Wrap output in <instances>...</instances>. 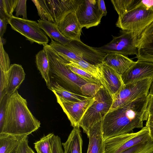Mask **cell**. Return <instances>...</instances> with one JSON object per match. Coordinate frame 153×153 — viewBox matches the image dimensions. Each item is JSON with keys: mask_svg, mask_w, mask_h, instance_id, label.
Instances as JSON below:
<instances>
[{"mask_svg": "<svg viewBox=\"0 0 153 153\" xmlns=\"http://www.w3.org/2000/svg\"><path fill=\"white\" fill-rule=\"evenodd\" d=\"M148 96L108 111L102 120L105 140L132 133L135 128L143 127V122L147 120L149 115L147 110Z\"/></svg>", "mask_w": 153, "mask_h": 153, "instance_id": "cell-1", "label": "cell"}, {"mask_svg": "<svg viewBox=\"0 0 153 153\" xmlns=\"http://www.w3.org/2000/svg\"><path fill=\"white\" fill-rule=\"evenodd\" d=\"M27 102L17 90L8 96L4 123L0 133L28 136L40 127L41 123L33 115Z\"/></svg>", "mask_w": 153, "mask_h": 153, "instance_id": "cell-2", "label": "cell"}, {"mask_svg": "<svg viewBox=\"0 0 153 153\" xmlns=\"http://www.w3.org/2000/svg\"><path fill=\"white\" fill-rule=\"evenodd\" d=\"M48 59L50 76L54 81L73 93L94 97L102 85L93 83L80 77L65 64V61L47 44L43 45Z\"/></svg>", "mask_w": 153, "mask_h": 153, "instance_id": "cell-3", "label": "cell"}, {"mask_svg": "<svg viewBox=\"0 0 153 153\" xmlns=\"http://www.w3.org/2000/svg\"><path fill=\"white\" fill-rule=\"evenodd\" d=\"M153 22V7H148L142 0L124 14L119 16L116 27L133 32L139 38L144 30Z\"/></svg>", "mask_w": 153, "mask_h": 153, "instance_id": "cell-4", "label": "cell"}, {"mask_svg": "<svg viewBox=\"0 0 153 153\" xmlns=\"http://www.w3.org/2000/svg\"><path fill=\"white\" fill-rule=\"evenodd\" d=\"M39 16L57 25L69 13L75 12L80 0H32Z\"/></svg>", "mask_w": 153, "mask_h": 153, "instance_id": "cell-5", "label": "cell"}, {"mask_svg": "<svg viewBox=\"0 0 153 153\" xmlns=\"http://www.w3.org/2000/svg\"><path fill=\"white\" fill-rule=\"evenodd\" d=\"M94 97V102L85 112L79 124L87 135L92 127L102 120L113 102L112 97L102 85Z\"/></svg>", "mask_w": 153, "mask_h": 153, "instance_id": "cell-6", "label": "cell"}, {"mask_svg": "<svg viewBox=\"0 0 153 153\" xmlns=\"http://www.w3.org/2000/svg\"><path fill=\"white\" fill-rule=\"evenodd\" d=\"M139 38L133 32L121 30L118 36H113L109 43L100 47L94 48L106 53H118L127 56L137 54V45Z\"/></svg>", "mask_w": 153, "mask_h": 153, "instance_id": "cell-7", "label": "cell"}, {"mask_svg": "<svg viewBox=\"0 0 153 153\" xmlns=\"http://www.w3.org/2000/svg\"><path fill=\"white\" fill-rule=\"evenodd\" d=\"M152 79H147L125 85L113 100L109 111L138 98L148 96Z\"/></svg>", "mask_w": 153, "mask_h": 153, "instance_id": "cell-8", "label": "cell"}, {"mask_svg": "<svg viewBox=\"0 0 153 153\" xmlns=\"http://www.w3.org/2000/svg\"><path fill=\"white\" fill-rule=\"evenodd\" d=\"M9 24L13 30L25 37L31 43L35 42L43 45L48 44L49 40L35 21L13 16Z\"/></svg>", "mask_w": 153, "mask_h": 153, "instance_id": "cell-9", "label": "cell"}, {"mask_svg": "<svg viewBox=\"0 0 153 153\" xmlns=\"http://www.w3.org/2000/svg\"><path fill=\"white\" fill-rule=\"evenodd\" d=\"M55 95L57 102L61 107L74 128L79 126V124L83 116L94 100V97L82 101L75 102Z\"/></svg>", "mask_w": 153, "mask_h": 153, "instance_id": "cell-10", "label": "cell"}, {"mask_svg": "<svg viewBox=\"0 0 153 153\" xmlns=\"http://www.w3.org/2000/svg\"><path fill=\"white\" fill-rule=\"evenodd\" d=\"M75 13L81 27L87 29L98 25L103 17L97 0H80Z\"/></svg>", "mask_w": 153, "mask_h": 153, "instance_id": "cell-11", "label": "cell"}, {"mask_svg": "<svg viewBox=\"0 0 153 153\" xmlns=\"http://www.w3.org/2000/svg\"><path fill=\"white\" fill-rule=\"evenodd\" d=\"M98 66L100 81L113 100L125 85L122 75L103 62Z\"/></svg>", "mask_w": 153, "mask_h": 153, "instance_id": "cell-12", "label": "cell"}, {"mask_svg": "<svg viewBox=\"0 0 153 153\" xmlns=\"http://www.w3.org/2000/svg\"><path fill=\"white\" fill-rule=\"evenodd\" d=\"M66 45L71 49L81 59L97 66L103 62L106 54L86 45L81 40H71Z\"/></svg>", "mask_w": 153, "mask_h": 153, "instance_id": "cell-13", "label": "cell"}, {"mask_svg": "<svg viewBox=\"0 0 153 153\" xmlns=\"http://www.w3.org/2000/svg\"><path fill=\"white\" fill-rule=\"evenodd\" d=\"M137 48V61L153 63V22L138 39Z\"/></svg>", "mask_w": 153, "mask_h": 153, "instance_id": "cell-14", "label": "cell"}, {"mask_svg": "<svg viewBox=\"0 0 153 153\" xmlns=\"http://www.w3.org/2000/svg\"><path fill=\"white\" fill-rule=\"evenodd\" d=\"M125 85L147 79H153V63L137 61L122 75Z\"/></svg>", "mask_w": 153, "mask_h": 153, "instance_id": "cell-15", "label": "cell"}, {"mask_svg": "<svg viewBox=\"0 0 153 153\" xmlns=\"http://www.w3.org/2000/svg\"><path fill=\"white\" fill-rule=\"evenodd\" d=\"M57 26L62 33L67 38L71 40H80L82 27L75 12L67 15Z\"/></svg>", "mask_w": 153, "mask_h": 153, "instance_id": "cell-16", "label": "cell"}, {"mask_svg": "<svg viewBox=\"0 0 153 153\" xmlns=\"http://www.w3.org/2000/svg\"><path fill=\"white\" fill-rule=\"evenodd\" d=\"M87 136L89 141L87 153H105V140L103 135L102 120L92 127Z\"/></svg>", "mask_w": 153, "mask_h": 153, "instance_id": "cell-17", "label": "cell"}, {"mask_svg": "<svg viewBox=\"0 0 153 153\" xmlns=\"http://www.w3.org/2000/svg\"><path fill=\"white\" fill-rule=\"evenodd\" d=\"M103 62L121 75L136 63L127 56L116 53H106Z\"/></svg>", "mask_w": 153, "mask_h": 153, "instance_id": "cell-18", "label": "cell"}, {"mask_svg": "<svg viewBox=\"0 0 153 153\" xmlns=\"http://www.w3.org/2000/svg\"><path fill=\"white\" fill-rule=\"evenodd\" d=\"M25 74L20 65H11L8 71V81L5 89L6 95L10 96L19 88L24 80Z\"/></svg>", "mask_w": 153, "mask_h": 153, "instance_id": "cell-19", "label": "cell"}, {"mask_svg": "<svg viewBox=\"0 0 153 153\" xmlns=\"http://www.w3.org/2000/svg\"><path fill=\"white\" fill-rule=\"evenodd\" d=\"M79 127H74L66 141L62 143L64 153H82L83 141Z\"/></svg>", "mask_w": 153, "mask_h": 153, "instance_id": "cell-20", "label": "cell"}, {"mask_svg": "<svg viewBox=\"0 0 153 153\" xmlns=\"http://www.w3.org/2000/svg\"><path fill=\"white\" fill-rule=\"evenodd\" d=\"M140 131V130L137 132L121 134L105 140V153H120V150L123 145L138 135Z\"/></svg>", "mask_w": 153, "mask_h": 153, "instance_id": "cell-21", "label": "cell"}, {"mask_svg": "<svg viewBox=\"0 0 153 153\" xmlns=\"http://www.w3.org/2000/svg\"><path fill=\"white\" fill-rule=\"evenodd\" d=\"M39 27L43 30L51 40L66 45L71 41L65 36L60 31L57 25L47 20H38Z\"/></svg>", "mask_w": 153, "mask_h": 153, "instance_id": "cell-22", "label": "cell"}, {"mask_svg": "<svg viewBox=\"0 0 153 153\" xmlns=\"http://www.w3.org/2000/svg\"><path fill=\"white\" fill-rule=\"evenodd\" d=\"M27 136L0 133V153H15L19 145Z\"/></svg>", "mask_w": 153, "mask_h": 153, "instance_id": "cell-23", "label": "cell"}, {"mask_svg": "<svg viewBox=\"0 0 153 153\" xmlns=\"http://www.w3.org/2000/svg\"><path fill=\"white\" fill-rule=\"evenodd\" d=\"M36 62L38 70L44 79L48 88L51 90L50 65L47 54L43 49L40 51L36 56Z\"/></svg>", "mask_w": 153, "mask_h": 153, "instance_id": "cell-24", "label": "cell"}, {"mask_svg": "<svg viewBox=\"0 0 153 153\" xmlns=\"http://www.w3.org/2000/svg\"><path fill=\"white\" fill-rule=\"evenodd\" d=\"M51 89L55 94L70 101L78 102L90 97L73 93L65 89L56 82L51 81Z\"/></svg>", "mask_w": 153, "mask_h": 153, "instance_id": "cell-25", "label": "cell"}, {"mask_svg": "<svg viewBox=\"0 0 153 153\" xmlns=\"http://www.w3.org/2000/svg\"><path fill=\"white\" fill-rule=\"evenodd\" d=\"M19 0H0V19L9 22Z\"/></svg>", "mask_w": 153, "mask_h": 153, "instance_id": "cell-26", "label": "cell"}, {"mask_svg": "<svg viewBox=\"0 0 153 153\" xmlns=\"http://www.w3.org/2000/svg\"><path fill=\"white\" fill-rule=\"evenodd\" d=\"M55 135L49 133L34 143L37 153H52V146Z\"/></svg>", "mask_w": 153, "mask_h": 153, "instance_id": "cell-27", "label": "cell"}, {"mask_svg": "<svg viewBox=\"0 0 153 153\" xmlns=\"http://www.w3.org/2000/svg\"><path fill=\"white\" fill-rule=\"evenodd\" d=\"M68 63L86 71L100 81V75L98 66L91 64L83 60H71Z\"/></svg>", "mask_w": 153, "mask_h": 153, "instance_id": "cell-28", "label": "cell"}, {"mask_svg": "<svg viewBox=\"0 0 153 153\" xmlns=\"http://www.w3.org/2000/svg\"><path fill=\"white\" fill-rule=\"evenodd\" d=\"M121 153H153V140L150 138Z\"/></svg>", "mask_w": 153, "mask_h": 153, "instance_id": "cell-29", "label": "cell"}, {"mask_svg": "<svg viewBox=\"0 0 153 153\" xmlns=\"http://www.w3.org/2000/svg\"><path fill=\"white\" fill-rule=\"evenodd\" d=\"M140 0H111L114 7L119 16L128 11L136 5Z\"/></svg>", "mask_w": 153, "mask_h": 153, "instance_id": "cell-30", "label": "cell"}, {"mask_svg": "<svg viewBox=\"0 0 153 153\" xmlns=\"http://www.w3.org/2000/svg\"><path fill=\"white\" fill-rule=\"evenodd\" d=\"M65 64L71 71L80 77L91 82L102 85L99 80L86 71L70 64L66 61Z\"/></svg>", "mask_w": 153, "mask_h": 153, "instance_id": "cell-31", "label": "cell"}, {"mask_svg": "<svg viewBox=\"0 0 153 153\" xmlns=\"http://www.w3.org/2000/svg\"><path fill=\"white\" fill-rule=\"evenodd\" d=\"M0 69L5 72L8 71L10 68V59L8 54L4 50L1 42L0 40Z\"/></svg>", "mask_w": 153, "mask_h": 153, "instance_id": "cell-32", "label": "cell"}, {"mask_svg": "<svg viewBox=\"0 0 153 153\" xmlns=\"http://www.w3.org/2000/svg\"><path fill=\"white\" fill-rule=\"evenodd\" d=\"M26 0H19L15 9L16 16L18 17L19 16H22L23 19H27V13Z\"/></svg>", "mask_w": 153, "mask_h": 153, "instance_id": "cell-33", "label": "cell"}, {"mask_svg": "<svg viewBox=\"0 0 153 153\" xmlns=\"http://www.w3.org/2000/svg\"><path fill=\"white\" fill-rule=\"evenodd\" d=\"M61 139L58 135L54 136L52 146V153H64Z\"/></svg>", "mask_w": 153, "mask_h": 153, "instance_id": "cell-34", "label": "cell"}, {"mask_svg": "<svg viewBox=\"0 0 153 153\" xmlns=\"http://www.w3.org/2000/svg\"><path fill=\"white\" fill-rule=\"evenodd\" d=\"M8 81V71H4L0 69V92H5Z\"/></svg>", "mask_w": 153, "mask_h": 153, "instance_id": "cell-35", "label": "cell"}, {"mask_svg": "<svg viewBox=\"0 0 153 153\" xmlns=\"http://www.w3.org/2000/svg\"><path fill=\"white\" fill-rule=\"evenodd\" d=\"M8 97L7 95H6L0 102V129L2 127L4 122L5 112L6 104Z\"/></svg>", "mask_w": 153, "mask_h": 153, "instance_id": "cell-36", "label": "cell"}, {"mask_svg": "<svg viewBox=\"0 0 153 153\" xmlns=\"http://www.w3.org/2000/svg\"><path fill=\"white\" fill-rule=\"evenodd\" d=\"M28 137L27 136L21 142L16 150L15 153H27Z\"/></svg>", "mask_w": 153, "mask_h": 153, "instance_id": "cell-37", "label": "cell"}, {"mask_svg": "<svg viewBox=\"0 0 153 153\" xmlns=\"http://www.w3.org/2000/svg\"><path fill=\"white\" fill-rule=\"evenodd\" d=\"M145 126L148 130L150 138L153 140V116L148 115Z\"/></svg>", "mask_w": 153, "mask_h": 153, "instance_id": "cell-38", "label": "cell"}, {"mask_svg": "<svg viewBox=\"0 0 153 153\" xmlns=\"http://www.w3.org/2000/svg\"><path fill=\"white\" fill-rule=\"evenodd\" d=\"M98 9L102 16L106 15V10L104 1L103 0H97Z\"/></svg>", "mask_w": 153, "mask_h": 153, "instance_id": "cell-39", "label": "cell"}, {"mask_svg": "<svg viewBox=\"0 0 153 153\" xmlns=\"http://www.w3.org/2000/svg\"><path fill=\"white\" fill-rule=\"evenodd\" d=\"M147 110L148 115L153 116V95H149Z\"/></svg>", "mask_w": 153, "mask_h": 153, "instance_id": "cell-40", "label": "cell"}, {"mask_svg": "<svg viewBox=\"0 0 153 153\" xmlns=\"http://www.w3.org/2000/svg\"><path fill=\"white\" fill-rule=\"evenodd\" d=\"M7 24H9V22L0 19V38H2L3 36L6 31Z\"/></svg>", "mask_w": 153, "mask_h": 153, "instance_id": "cell-41", "label": "cell"}, {"mask_svg": "<svg viewBox=\"0 0 153 153\" xmlns=\"http://www.w3.org/2000/svg\"><path fill=\"white\" fill-rule=\"evenodd\" d=\"M149 95H153V79L149 88Z\"/></svg>", "mask_w": 153, "mask_h": 153, "instance_id": "cell-42", "label": "cell"}, {"mask_svg": "<svg viewBox=\"0 0 153 153\" xmlns=\"http://www.w3.org/2000/svg\"><path fill=\"white\" fill-rule=\"evenodd\" d=\"M27 153H35L34 152L29 146L27 148Z\"/></svg>", "mask_w": 153, "mask_h": 153, "instance_id": "cell-43", "label": "cell"}, {"mask_svg": "<svg viewBox=\"0 0 153 153\" xmlns=\"http://www.w3.org/2000/svg\"><path fill=\"white\" fill-rule=\"evenodd\" d=\"M0 40L2 44L3 45L5 44L6 40L5 39L2 38H0Z\"/></svg>", "mask_w": 153, "mask_h": 153, "instance_id": "cell-44", "label": "cell"}]
</instances>
